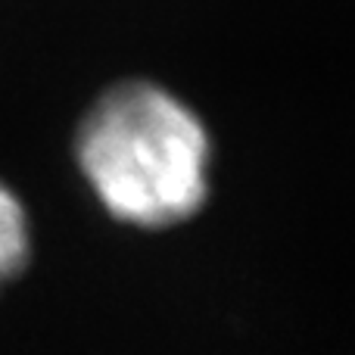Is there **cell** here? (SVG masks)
Listing matches in <instances>:
<instances>
[{"mask_svg": "<svg viewBox=\"0 0 355 355\" xmlns=\"http://www.w3.org/2000/svg\"><path fill=\"white\" fill-rule=\"evenodd\" d=\"M75 156L100 206L125 225H178L209 196L206 125L156 81H122L100 94L78 125Z\"/></svg>", "mask_w": 355, "mask_h": 355, "instance_id": "1", "label": "cell"}, {"mask_svg": "<svg viewBox=\"0 0 355 355\" xmlns=\"http://www.w3.org/2000/svg\"><path fill=\"white\" fill-rule=\"evenodd\" d=\"M31 256V225L22 200L0 181V287L22 275Z\"/></svg>", "mask_w": 355, "mask_h": 355, "instance_id": "2", "label": "cell"}]
</instances>
